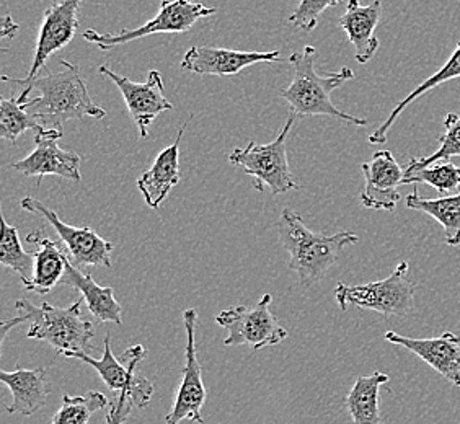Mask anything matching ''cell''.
Listing matches in <instances>:
<instances>
[{
  "instance_id": "1",
  "label": "cell",
  "mask_w": 460,
  "mask_h": 424,
  "mask_svg": "<svg viewBox=\"0 0 460 424\" xmlns=\"http://www.w3.org/2000/svg\"><path fill=\"white\" fill-rule=\"evenodd\" d=\"M61 66H64L61 72H51L45 77L38 75L30 82L7 75L2 80L23 87V92L18 95V103L45 128L62 129V123L85 116L95 119L105 118L107 111L93 103L79 67L64 59H61Z\"/></svg>"
},
{
  "instance_id": "2",
  "label": "cell",
  "mask_w": 460,
  "mask_h": 424,
  "mask_svg": "<svg viewBox=\"0 0 460 424\" xmlns=\"http://www.w3.org/2000/svg\"><path fill=\"white\" fill-rule=\"evenodd\" d=\"M276 230L284 250L289 253L288 268L299 276L302 286L319 283L328 269L337 263L341 252L359 242L354 232L315 234L292 209H283Z\"/></svg>"
},
{
  "instance_id": "3",
  "label": "cell",
  "mask_w": 460,
  "mask_h": 424,
  "mask_svg": "<svg viewBox=\"0 0 460 424\" xmlns=\"http://www.w3.org/2000/svg\"><path fill=\"white\" fill-rule=\"evenodd\" d=\"M315 59L317 49L314 46H305L288 59L294 67V79L288 89L281 90V97L291 108V115L296 118L330 116L354 126H367V119L348 115L332 102V93L348 80L354 79V72L343 67L341 71L320 75L315 71Z\"/></svg>"
},
{
  "instance_id": "4",
  "label": "cell",
  "mask_w": 460,
  "mask_h": 424,
  "mask_svg": "<svg viewBox=\"0 0 460 424\" xmlns=\"http://www.w3.org/2000/svg\"><path fill=\"white\" fill-rule=\"evenodd\" d=\"M82 302L84 299L61 309L48 302L36 307L28 299H18L15 309L30 322L28 338L45 341L53 346L58 354L90 353V349H93L92 340L95 328L92 322L82 317Z\"/></svg>"
},
{
  "instance_id": "5",
  "label": "cell",
  "mask_w": 460,
  "mask_h": 424,
  "mask_svg": "<svg viewBox=\"0 0 460 424\" xmlns=\"http://www.w3.org/2000/svg\"><path fill=\"white\" fill-rule=\"evenodd\" d=\"M294 119L296 116L289 115L275 141L265 146L252 141L245 149L230 152V163L243 168V172L253 178V188L257 191L263 193L265 188H270L271 195L279 196L299 190V183L292 175L288 162V136Z\"/></svg>"
},
{
  "instance_id": "6",
  "label": "cell",
  "mask_w": 460,
  "mask_h": 424,
  "mask_svg": "<svg viewBox=\"0 0 460 424\" xmlns=\"http://www.w3.org/2000/svg\"><path fill=\"white\" fill-rule=\"evenodd\" d=\"M408 268L407 261H400L387 279L361 286L338 284L335 299L340 309L354 305L384 315L407 317L415 309V284L408 278Z\"/></svg>"
},
{
  "instance_id": "7",
  "label": "cell",
  "mask_w": 460,
  "mask_h": 424,
  "mask_svg": "<svg viewBox=\"0 0 460 424\" xmlns=\"http://www.w3.org/2000/svg\"><path fill=\"white\" fill-rule=\"evenodd\" d=\"M111 335L105 336V349L100 359L92 358L89 353H66V358L79 359L82 363L89 364L98 372L100 379L108 389L113 390L118 395L124 393L134 403V407L146 408L151 403L154 395V384L146 377L136 375L137 364L147 358V349L142 345L131 346L124 351L121 361H118L111 349Z\"/></svg>"
},
{
  "instance_id": "8",
  "label": "cell",
  "mask_w": 460,
  "mask_h": 424,
  "mask_svg": "<svg viewBox=\"0 0 460 424\" xmlns=\"http://www.w3.org/2000/svg\"><path fill=\"white\" fill-rule=\"evenodd\" d=\"M273 301L271 294H265L257 305H237L217 314L216 323L227 330L226 346H252L253 351L279 345L288 338V330L278 322L270 310Z\"/></svg>"
},
{
  "instance_id": "9",
  "label": "cell",
  "mask_w": 460,
  "mask_h": 424,
  "mask_svg": "<svg viewBox=\"0 0 460 424\" xmlns=\"http://www.w3.org/2000/svg\"><path fill=\"white\" fill-rule=\"evenodd\" d=\"M214 13V7H206L196 0H162L159 13L142 27L121 30L116 35H105L98 33L95 30H87L84 33V40L97 46L100 51H111L118 46L141 40L144 36L155 33H186L193 28L196 22Z\"/></svg>"
},
{
  "instance_id": "10",
  "label": "cell",
  "mask_w": 460,
  "mask_h": 424,
  "mask_svg": "<svg viewBox=\"0 0 460 424\" xmlns=\"http://www.w3.org/2000/svg\"><path fill=\"white\" fill-rule=\"evenodd\" d=\"M22 209L41 216L46 222L53 225L59 239L66 243L67 257L74 265L79 266H111V252L115 245L100 237L95 230L89 227H74L62 221L61 217L48 206L31 196L22 199Z\"/></svg>"
},
{
  "instance_id": "11",
  "label": "cell",
  "mask_w": 460,
  "mask_h": 424,
  "mask_svg": "<svg viewBox=\"0 0 460 424\" xmlns=\"http://www.w3.org/2000/svg\"><path fill=\"white\" fill-rule=\"evenodd\" d=\"M196 322L198 312L188 309L183 312L186 330V361L181 374V382L177 390L173 407L165 418V424H180L185 420L204 423L201 408L206 403L208 392L204 387L203 371L196 353Z\"/></svg>"
},
{
  "instance_id": "12",
  "label": "cell",
  "mask_w": 460,
  "mask_h": 424,
  "mask_svg": "<svg viewBox=\"0 0 460 424\" xmlns=\"http://www.w3.org/2000/svg\"><path fill=\"white\" fill-rule=\"evenodd\" d=\"M98 72L107 75L108 79L111 80L121 92L126 106L129 110V115L139 128L142 139L149 136L147 129L160 113L173 110L172 102L165 97V87L159 71L149 72L147 82L144 84H137L128 77H123L115 71H111L108 66H100Z\"/></svg>"
},
{
  "instance_id": "13",
  "label": "cell",
  "mask_w": 460,
  "mask_h": 424,
  "mask_svg": "<svg viewBox=\"0 0 460 424\" xmlns=\"http://www.w3.org/2000/svg\"><path fill=\"white\" fill-rule=\"evenodd\" d=\"M62 137V129H48L45 134H36L35 151L25 159L12 163L15 172L25 177L38 178V186L41 185L46 175L66 178L79 183L80 155L75 152L62 151L58 141Z\"/></svg>"
},
{
  "instance_id": "14",
  "label": "cell",
  "mask_w": 460,
  "mask_h": 424,
  "mask_svg": "<svg viewBox=\"0 0 460 424\" xmlns=\"http://www.w3.org/2000/svg\"><path fill=\"white\" fill-rule=\"evenodd\" d=\"M82 2L84 0H61L46 10L38 33L33 64L30 67L27 79H22L23 82L38 77L40 71L45 67L46 61L74 40L79 30Z\"/></svg>"
},
{
  "instance_id": "15",
  "label": "cell",
  "mask_w": 460,
  "mask_h": 424,
  "mask_svg": "<svg viewBox=\"0 0 460 424\" xmlns=\"http://www.w3.org/2000/svg\"><path fill=\"white\" fill-rule=\"evenodd\" d=\"M364 190L361 203L367 209L395 211L400 201L399 186L405 185V167L390 151L374 154L371 162L363 163Z\"/></svg>"
},
{
  "instance_id": "16",
  "label": "cell",
  "mask_w": 460,
  "mask_h": 424,
  "mask_svg": "<svg viewBox=\"0 0 460 424\" xmlns=\"http://www.w3.org/2000/svg\"><path fill=\"white\" fill-rule=\"evenodd\" d=\"M279 51H235L213 46H193L186 51L181 69L199 75H237L258 62H283Z\"/></svg>"
},
{
  "instance_id": "17",
  "label": "cell",
  "mask_w": 460,
  "mask_h": 424,
  "mask_svg": "<svg viewBox=\"0 0 460 424\" xmlns=\"http://www.w3.org/2000/svg\"><path fill=\"white\" fill-rule=\"evenodd\" d=\"M385 340L392 345L402 346L416 354L431 369L439 372L444 379L449 380L456 387H460V336L446 331L438 338L416 340L387 331Z\"/></svg>"
},
{
  "instance_id": "18",
  "label": "cell",
  "mask_w": 460,
  "mask_h": 424,
  "mask_svg": "<svg viewBox=\"0 0 460 424\" xmlns=\"http://www.w3.org/2000/svg\"><path fill=\"white\" fill-rule=\"evenodd\" d=\"M381 0L361 5L359 0H349L346 12L340 17V27L348 35L354 48V57L359 64H367L379 49L376 28L381 20Z\"/></svg>"
},
{
  "instance_id": "19",
  "label": "cell",
  "mask_w": 460,
  "mask_h": 424,
  "mask_svg": "<svg viewBox=\"0 0 460 424\" xmlns=\"http://www.w3.org/2000/svg\"><path fill=\"white\" fill-rule=\"evenodd\" d=\"M186 124L178 131L177 139L167 149L160 152L154 160L152 167L144 172L137 180V188L141 191L147 206L157 209L167 199L172 188L180 183V141L185 133Z\"/></svg>"
},
{
  "instance_id": "20",
  "label": "cell",
  "mask_w": 460,
  "mask_h": 424,
  "mask_svg": "<svg viewBox=\"0 0 460 424\" xmlns=\"http://www.w3.org/2000/svg\"><path fill=\"white\" fill-rule=\"evenodd\" d=\"M0 380L9 387L12 403L7 405L9 413L31 416L45 407L49 395L46 369H23L0 371Z\"/></svg>"
},
{
  "instance_id": "21",
  "label": "cell",
  "mask_w": 460,
  "mask_h": 424,
  "mask_svg": "<svg viewBox=\"0 0 460 424\" xmlns=\"http://www.w3.org/2000/svg\"><path fill=\"white\" fill-rule=\"evenodd\" d=\"M62 283L82 294V299L87 304L92 315L100 322L115 323L118 327L123 325V309L116 301L113 289L95 283V279L74 265L69 257L66 261V274L62 278Z\"/></svg>"
},
{
  "instance_id": "22",
  "label": "cell",
  "mask_w": 460,
  "mask_h": 424,
  "mask_svg": "<svg viewBox=\"0 0 460 424\" xmlns=\"http://www.w3.org/2000/svg\"><path fill=\"white\" fill-rule=\"evenodd\" d=\"M27 240L30 243H35L36 248L33 250V278L25 286V289L45 296L48 292L53 291L58 284L62 283V278L66 274L67 255L62 252L61 243L48 239L43 230L31 232Z\"/></svg>"
},
{
  "instance_id": "23",
  "label": "cell",
  "mask_w": 460,
  "mask_h": 424,
  "mask_svg": "<svg viewBox=\"0 0 460 424\" xmlns=\"http://www.w3.org/2000/svg\"><path fill=\"white\" fill-rule=\"evenodd\" d=\"M389 380V375L382 372L356 379L353 389L346 397V408L353 424H381L379 393L382 385Z\"/></svg>"
},
{
  "instance_id": "24",
  "label": "cell",
  "mask_w": 460,
  "mask_h": 424,
  "mask_svg": "<svg viewBox=\"0 0 460 424\" xmlns=\"http://www.w3.org/2000/svg\"><path fill=\"white\" fill-rule=\"evenodd\" d=\"M408 208L431 216L444 229L446 243L451 247L460 245V191L456 195L443 196L436 199H426L416 191L407 196Z\"/></svg>"
},
{
  "instance_id": "25",
  "label": "cell",
  "mask_w": 460,
  "mask_h": 424,
  "mask_svg": "<svg viewBox=\"0 0 460 424\" xmlns=\"http://www.w3.org/2000/svg\"><path fill=\"white\" fill-rule=\"evenodd\" d=\"M457 77H460V41L459 45L456 46V49L452 51L449 61L446 62L443 67L436 72V74H433L431 77H428L421 85H418L413 92H410L408 97L405 98V100H402L399 105L394 108V111H392L389 118L377 128V131H374V134L369 136V142H371V144H385L387 136H389L390 128L394 126L395 119L402 115V111H403L410 103H413L416 98L425 95L429 90L436 89V87L443 85L446 82L457 79Z\"/></svg>"
},
{
  "instance_id": "26",
  "label": "cell",
  "mask_w": 460,
  "mask_h": 424,
  "mask_svg": "<svg viewBox=\"0 0 460 424\" xmlns=\"http://www.w3.org/2000/svg\"><path fill=\"white\" fill-rule=\"evenodd\" d=\"M431 186L439 195L460 191V167L449 160H439L426 167H415L410 162L405 167V185Z\"/></svg>"
},
{
  "instance_id": "27",
  "label": "cell",
  "mask_w": 460,
  "mask_h": 424,
  "mask_svg": "<svg viewBox=\"0 0 460 424\" xmlns=\"http://www.w3.org/2000/svg\"><path fill=\"white\" fill-rule=\"evenodd\" d=\"M2 222V240H0V263L13 269L20 276L23 286H27L33 278L35 257L33 252H25L20 242L17 227L10 225L5 216L0 214Z\"/></svg>"
},
{
  "instance_id": "28",
  "label": "cell",
  "mask_w": 460,
  "mask_h": 424,
  "mask_svg": "<svg viewBox=\"0 0 460 424\" xmlns=\"http://www.w3.org/2000/svg\"><path fill=\"white\" fill-rule=\"evenodd\" d=\"M30 129L36 134L48 131V128L18 103L17 98H0V137L17 144L18 137Z\"/></svg>"
},
{
  "instance_id": "29",
  "label": "cell",
  "mask_w": 460,
  "mask_h": 424,
  "mask_svg": "<svg viewBox=\"0 0 460 424\" xmlns=\"http://www.w3.org/2000/svg\"><path fill=\"white\" fill-rule=\"evenodd\" d=\"M107 405V397L100 392H87L80 397H69L64 393L61 408L54 415L53 424H89L92 415Z\"/></svg>"
},
{
  "instance_id": "30",
  "label": "cell",
  "mask_w": 460,
  "mask_h": 424,
  "mask_svg": "<svg viewBox=\"0 0 460 424\" xmlns=\"http://www.w3.org/2000/svg\"><path fill=\"white\" fill-rule=\"evenodd\" d=\"M444 133L439 136V149L428 155L416 159L411 157L410 163L415 167H426L439 160H449L451 157H460V115L449 113L444 119Z\"/></svg>"
},
{
  "instance_id": "31",
  "label": "cell",
  "mask_w": 460,
  "mask_h": 424,
  "mask_svg": "<svg viewBox=\"0 0 460 424\" xmlns=\"http://www.w3.org/2000/svg\"><path fill=\"white\" fill-rule=\"evenodd\" d=\"M343 0H301L288 22L304 31H312L319 25V18L325 10L335 7Z\"/></svg>"
},
{
  "instance_id": "32",
  "label": "cell",
  "mask_w": 460,
  "mask_h": 424,
  "mask_svg": "<svg viewBox=\"0 0 460 424\" xmlns=\"http://www.w3.org/2000/svg\"><path fill=\"white\" fill-rule=\"evenodd\" d=\"M134 403L128 395L119 393L115 400H111L108 410L107 424H124L133 411Z\"/></svg>"
},
{
  "instance_id": "33",
  "label": "cell",
  "mask_w": 460,
  "mask_h": 424,
  "mask_svg": "<svg viewBox=\"0 0 460 424\" xmlns=\"http://www.w3.org/2000/svg\"><path fill=\"white\" fill-rule=\"evenodd\" d=\"M18 30H20V25H18L17 22H13V18L10 17L9 13L2 17V22H0V38H4V40L13 38V36L17 35Z\"/></svg>"
},
{
  "instance_id": "34",
  "label": "cell",
  "mask_w": 460,
  "mask_h": 424,
  "mask_svg": "<svg viewBox=\"0 0 460 424\" xmlns=\"http://www.w3.org/2000/svg\"><path fill=\"white\" fill-rule=\"evenodd\" d=\"M22 323H27V318L22 317V315L2 322V325H0V345L5 341V338H7V333H9L10 330L17 327V325H22Z\"/></svg>"
}]
</instances>
